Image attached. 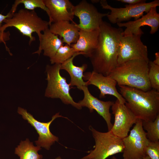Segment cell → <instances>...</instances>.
<instances>
[{"label":"cell","instance_id":"1","mask_svg":"<svg viewBox=\"0 0 159 159\" xmlns=\"http://www.w3.org/2000/svg\"><path fill=\"white\" fill-rule=\"evenodd\" d=\"M97 46L89 57L93 71L108 76L117 66V58L123 29L103 21L100 25Z\"/></svg>","mask_w":159,"mask_h":159},{"label":"cell","instance_id":"2","mask_svg":"<svg viewBox=\"0 0 159 159\" xmlns=\"http://www.w3.org/2000/svg\"><path fill=\"white\" fill-rule=\"evenodd\" d=\"M125 104L138 119L153 121L159 114V92L144 91L126 86H119Z\"/></svg>","mask_w":159,"mask_h":159},{"label":"cell","instance_id":"3","mask_svg":"<svg viewBox=\"0 0 159 159\" xmlns=\"http://www.w3.org/2000/svg\"><path fill=\"white\" fill-rule=\"evenodd\" d=\"M149 63L140 59L128 61L117 66L108 75L119 86H124L144 91L151 90L148 78Z\"/></svg>","mask_w":159,"mask_h":159},{"label":"cell","instance_id":"4","mask_svg":"<svg viewBox=\"0 0 159 159\" xmlns=\"http://www.w3.org/2000/svg\"><path fill=\"white\" fill-rule=\"evenodd\" d=\"M4 25L0 28V31L4 32L8 27H14L23 35L29 37V44L35 40L32 36L33 32H36L39 38L43 32L49 28V21L43 20L39 17L34 10L21 9L15 12L10 18L5 20Z\"/></svg>","mask_w":159,"mask_h":159},{"label":"cell","instance_id":"5","mask_svg":"<svg viewBox=\"0 0 159 159\" xmlns=\"http://www.w3.org/2000/svg\"><path fill=\"white\" fill-rule=\"evenodd\" d=\"M61 64L47 65L46 67L48 83L45 93V96L52 98H59L64 104L71 105L78 109L82 107L75 102L70 93V85L66 78L61 75Z\"/></svg>","mask_w":159,"mask_h":159},{"label":"cell","instance_id":"6","mask_svg":"<svg viewBox=\"0 0 159 159\" xmlns=\"http://www.w3.org/2000/svg\"><path fill=\"white\" fill-rule=\"evenodd\" d=\"M95 145L94 149L89 154L80 159H106L110 156L122 153L124 146L122 139L110 131L101 132L90 126Z\"/></svg>","mask_w":159,"mask_h":159},{"label":"cell","instance_id":"7","mask_svg":"<svg viewBox=\"0 0 159 159\" xmlns=\"http://www.w3.org/2000/svg\"><path fill=\"white\" fill-rule=\"evenodd\" d=\"M142 122L138 119L129 134L122 139L123 159H143L146 155L145 149L149 140L143 127Z\"/></svg>","mask_w":159,"mask_h":159},{"label":"cell","instance_id":"8","mask_svg":"<svg viewBox=\"0 0 159 159\" xmlns=\"http://www.w3.org/2000/svg\"><path fill=\"white\" fill-rule=\"evenodd\" d=\"M100 1L103 9L110 11L107 16L110 21L114 24L128 21L132 18L137 20L142 16L144 12L147 13L151 8L159 6L158 0L135 5H127L124 8H119L111 6L105 0Z\"/></svg>","mask_w":159,"mask_h":159},{"label":"cell","instance_id":"9","mask_svg":"<svg viewBox=\"0 0 159 159\" xmlns=\"http://www.w3.org/2000/svg\"><path fill=\"white\" fill-rule=\"evenodd\" d=\"M141 36L131 35L122 37L119 47L117 66L135 59L143 60L149 63L147 47L142 42Z\"/></svg>","mask_w":159,"mask_h":159},{"label":"cell","instance_id":"10","mask_svg":"<svg viewBox=\"0 0 159 159\" xmlns=\"http://www.w3.org/2000/svg\"><path fill=\"white\" fill-rule=\"evenodd\" d=\"M73 13L79 19V23L76 25L80 29L92 31L99 29L103 18L107 16L109 12L100 13L92 4L82 0L74 6Z\"/></svg>","mask_w":159,"mask_h":159},{"label":"cell","instance_id":"11","mask_svg":"<svg viewBox=\"0 0 159 159\" xmlns=\"http://www.w3.org/2000/svg\"><path fill=\"white\" fill-rule=\"evenodd\" d=\"M17 112L24 120H27L34 128L38 134V140L35 141L36 144L47 150H49L51 146L55 142L59 141L58 138L53 135L50 131L49 127L51 123L57 117H62L68 119L67 118L59 115L58 112L52 117L50 121L47 122H42L35 119L32 115L24 108L19 107Z\"/></svg>","mask_w":159,"mask_h":159},{"label":"cell","instance_id":"12","mask_svg":"<svg viewBox=\"0 0 159 159\" xmlns=\"http://www.w3.org/2000/svg\"><path fill=\"white\" fill-rule=\"evenodd\" d=\"M112 110L114 122L110 131L122 139L128 135L131 128L138 118L125 104L120 103L117 99L112 106Z\"/></svg>","mask_w":159,"mask_h":159},{"label":"cell","instance_id":"13","mask_svg":"<svg viewBox=\"0 0 159 159\" xmlns=\"http://www.w3.org/2000/svg\"><path fill=\"white\" fill-rule=\"evenodd\" d=\"M156 7L151 8L146 14L137 20L117 23L119 27L126 28L122 32L123 36L142 35L144 33L140 27L145 26H148L150 27V34L155 33L158 30L159 26V14L157 12Z\"/></svg>","mask_w":159,"mask_h":159},{"label":"cell","instance_id":"14","mask_svg":"<svg viewBox=\"0 0 159 159\" xmlns=\"http://www.w3.org/2000/svg\"><path fill=\"white\" fill-rule=\"evenodd\" d=\"M84 80L87 85H94L100 90V97L104 98L106 95L114 96L122 104H125L126 101L122 95L117 91L116 87L117 82L109 76H105L102 74L93 71L84 73Z\"/></svg>","mask_w":159,"mask_h":159},{"label":"cell","instance_id":"15","mask_svg":"<svg viewBox=\"0 0 159 159\" xmlns=\"http://www.w3.org/2000/svg\"><path fill=\"white\" fill-rule=\"evenodd\" d=\"M87 86H85L82 88V90L83 92L84 97L78 103L82 107H85L88 108L90 112L95 110L105 120L108 131H110L113 124L111 122V114L110 109L114 102L110 101H104L98 99L90 93Z\"/></svg>","mask_w":159,"mask_h":159},{"label":"cell","instance_id":"16","mask_svg":"<svg viewBox=\"0 0 159 159\" xmlns=\"http://www.w3.org/2000/svg\"><path fill=\"white\" fill-rule=\"evenodd\" d=\"M49 13V26L52 23L65 20L73 21L74 6L69 0H43Z\"/></svg>","mask_w":159,"mask_h":159},{"label":"cell","instance_id":"17","mask_svg":"<svg viewBox=\"0 0 159 159\" xmlns=\"http://www.w3.org/2000/svg\"><path fill=\"white\" fill-rule=\"evenodd\" d=\"M99 33V29L92 31L80 29L77 40L70 46L76 52H82L83 55L89 57L97 46Z\"/></svg>","mask_w":159,"mask_h":159},{"label":"cell","instance_id":"18","mask_svg":"<svg viewBox=\"0 0 159 159\" xmlns=\"http://www.w3.org/2000/svg\"><path fill=\"white\" fill-rule=\"evenodd\" d=\"M49 26L52 33L60 36L63 42L69 46L75 43L78 39L80 29L75 24L63 20L52 23Z\"/></svg>","mask_w":159,"mask_h":159},{"label":"cell","instance_id":"19","mask_svg":"<svg viewBox=\"0 0 159 159\" xmlns=\"http://www.w3.org/2000/svg\"><path fill=\"white\" fill-rule=\"evenodd\" d=\"M84 54L81 52H77L72 57L61 64V70H66L70 77L69 84L70 87L76 86L78 89L82 90L85 86H88L86 82L83 79L84 72L87 68V65L83 64L81 66H77L74 64V59L77 56Z\"/></svg>","mask_w":159,"mask_h":159},{"label":"cell","instance_id":"20","mask_svg":"<svg viewBox=\"0 0 159 159\" xmlns=\"http://www.w3.org/2000/svg\"><path fill=\"white\" fill-rule=\"evenodd\" d=\"M39 39L38 49L33 54L39 55L42 51L43 50L44 55L50 58L53 57L59 48L63 45L62 39L59 38L57 35L52 33L49 28L43 32Z\"/></svg>","mask_w":159,"mask_h":159},{"label":"cell","instance_id":"21","mask_svg":"<svg viewBox=\"0 0 159 159\" xmlns=\"http://www.w3.org/2000/svg\"><path fill=\"white\" fill-rule=\"evenodd\" d=\"M41 149L39 146H34L33 143L27 138L25 141H21L15 148V153L20 157V159H41L42 155L38 153Z\"/></svg>","mask_w":159,"mask_h":159},{"label":"cell","instance_id":"22","mask_svg":"<svg viewBox=\"0 0 159 159\" xmlns=\"http://www.w3.org/2000/svg\"><path fill=\"white\" fill-rule=\"evenodd\" d=\"M142 125L143 129L147 131L146 136L149 140L159 141V114L153 121L142 120Z\"/></svg>","mask_w":159,"mask_h":159},{"label":"cell","instance_id":"23","mask_svg":"<svg viewBox=\"0 0 159 159\" xmlns=\"http://www.w3.org/2000/svg\"><path fill=\"white\" fill-rule=\"evenodd\" d=\"M23 4L26 9L34 10L39 8L45 11L49 17V10L44 3L43 0H16L10 11L13 15L15 12L19 5Z\"/></svg>","mask_w":159,"mask_h":159},{"label":"cell","instance_id":"24","mask_svg":"<svg viewBox=\"0 0 159 159\" xmlns=\"http://www.w3.org/2000/svg\"><path fill=\"white\" fill-rule=\"evenodd\" d=\"M76 53L73 48L66 44L61 46L50 60L51 64H61Z\"/></svg>","mask_w":159,"mask_h":159},{"label":"cell","instance_id":"25","mask_svg":"<svg viewBox=\"0 0 159 159\" xmlns=\"http://www.w3.org/2000/svg\"><path fill=\"white\" fill-rule=\"evenodd\" d=\"M148 78L152 89L159 92V66L152 61L149 63Z\"/></svg>","mask_w":159,"mask_h":159},{"label":"cell","instance_id":"26","mask_svg":"<svg viewBox=\"0 0 159 159\" xmlns=\"http://www.w3.org/2000/svg\"><path fill=\"white\" fill-rule=\"evenodd\" d=\"M145 154L151 159H159V141L149 140L145 149Z\"/></svg>","mask_w":159,"mask_h":159},{"label":"cell","instance_id":"27","mask_svg":"<svg viewBox=\"0 0 159 159\" xmlns=\"http://www.w3.org/2000/svg\"><path fill=\"white\" fill-rule=\"evenodd\" d=\"M10 34L9 31L2 32L0 31V43H3L5 45L6 49L10 53L9 48L6 44V42L10 39Z\"/></svg>","mask_w":159,"mask_h":159},{"label":"cell","instance_id":"28","mask_svg":"<svg viewBox=\"0 0 159 159\" xmlns=\"http://www.w3.org/2000/svg\"><path fill=\"white\" fill-rule=\"evenodd\" d=\"M118 1L123 3L128 4V5H135L140 4L146 3L144 0H117Z\"/></svg>","mask_w":159,"mask_h":159},{"label":"cell","instance_id":"29","mask_svg":"<svg viewBox=\"0 0 159 159\" xmlns=\"http://www.w3.org/2000/svg\"><path fill=\"white\" fill-rule=\"evenodd\" d=\"M12 16L11 13L9 11L6 15L0 14V28L2 26V23L6 19L11 18Z\"/></svg>","mask_w":159,"mask_h":159},{"label":"cell","instance_id":"30","mask_svg":"<svg viewBox=\"0 0 159 159\" xmlns=\"http://www.w3.org/2000/svg\"><path fill=\"white\" fill-rule=\"evenodd\" d=\"M155 59L153 61L155 64L159 66V53L157 52L155 53Z\"/></svg>","mask_w":159,"mask_h":159},{"label":"cell","instance_id":"31","mask_svg":"<svg viewBox=\"0 0 159 159\" xmlns=\"http://www.w3.org/2000/svg\"><path fill=\"white\" fill-rule=\"evenodd\" d=\"M111 159H117L115 157L113 156L112 158ZM143 159H151L147 155H146L145 157L143 158Z\"/></svg>","mask_w":159,"mask_h":159},{"label":"cell","instance_id":"32","mask_svg":"<svg viewBox=\"0 0 159 159\" xmlns=\"http://www.w3.org/2000/svg\"><path fill=\"white\" fill-rule=\"evenodd\" d=\"M55 159H62L61 157L60 156H58Z\"/></svg>","mask_w":159,"mask_h":159}]
</instances>
